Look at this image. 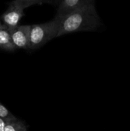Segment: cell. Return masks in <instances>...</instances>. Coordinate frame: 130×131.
<instances>
[{
  "label": "cell",
  "mask_w": 130,
  "mask_h": 131,
  "mask_svg": "<svg viewBox=\"0 0 130 131\" xmlns=\"http://www.w3.org/2000/svg\"><path fill=\"white\" fill-rule=\"evenodd\" d=\"M59 17L61 23L57 37L78 31H93L101 26L95 2L82 5Z\"/></svg>",
  "instance_id": "cell-1"
},
{
  "label": "cell",
  "mask_w": 130,
  "mask_h": 131,
  "mask_svg": "<svg viewBox=\"0 0 130 131\" xmlns=\"http://www.w3.org/2000/svg\"><path fill=\"white\" fill-rule=\"evenodd\" d=\"M61 18L59 16L48 22L31 25L29 37V49H37L51 39L57 37Z\"/></svg>",
  "instance_id": "cell-2"
},
{
  "label": "cell",
  "mask_w": 130,
  "mask_h": 131,
  "mask_svg": "<svg viewBox=\"0 0 130 131\" xmlns=\"http://www.w3.org/2000/svg\"><path fill=\"white\" fill-rule=\"evenodd\" d=\"M24 15V8L15 0H12L8 4V9L2 15L1 20L5 27L11 28L18 25Z\"/></svg>",
  "instance_id": "cell-3"
},
{
  "label": "cell",
  "mask_w": 130,
  "mask_h": 131,
  "mask_svg": "<svg viewBox=\"0 0 130 131\" xmlns=\"http://www.w3.org/2000/svg\"><path fill=\"white\" fill-rule=\"evenodd\" d=\"M31 25H17L8 28L12 42L15 48L29 49V37Z\"/></svg>",
  "instance_id": "cell-4"
},
{
  "label": "cell",
  "mask_w": 130,
  "mask_h": 131,
  "mask_svg": "<svg viewBox=\"0 0 130 131\" xmlns=\"http://www.w3.org/2000/svg\"><path fill=\"white\" fill-rule=\"evenodd\" d=\"M94 2L95 0H61L56 15L61 16L77 8Z\"/></svg>",
  "instance_id": "cell-5"
},
{
  "label": "cell",
  "mask_w": 130,
  "mask_h": 131,
  "mask_svg": "<svg viewBox=\"0 0 130 131\" xmlns=\"http://www.w3.org/2000/svg\"><path fill=\"white\" fill-rule=\"evenodd\" d=\"M0 49L11 52L16 49L12 42L8 28L0 29Z\"/></svg>",
  "instance_id": "cell-6"
},
{
  "label": "cell",
  "mask_w": 130,
  "mask_h": 131,
  "mask_svg": "<svg viewBox=\"0 0 130 131\" xmlns=\"http://www.w3.org/2000/svg\"><path fill=\"white\" fill-rule=\"evenodd\" d=\"M4 131H28V126L23 121L15 117L5 120Z\"/></svg>",
  "instance_id": "cell-7"
},
{
  "label": "cell",
  "mask_w": 130,
  "mask_h": 131,
  "mask_svg": "<svg viewBox=\"0 0 130 131\" xmlns=\"http://www.w3.org/2000/svg\"><path fill=\"white\" fill-rule=\"evenodd\" d=\"M19 5H21L24 9L34 5H42L44 3H52L51 0H15Z\"/></svg>",
  "instance_id": "cell-8"
},
{
  "label": "cell",
  "mask_w": 130,
  "mask_h": 131,
  "mask_svg": "<svg viewBox=\"0 0 130 131\" xmlns=\"http://www.w3.org/2000/svg\"><path fill=\"white\" fill-rule=\"evenodd\" d=\"M15 117L13 114H11L6 107H5L1 102H0V118L8 120V119H12Z\"/></svg>",
  "instance_id": "cell-9"
},
{
  "label": "cell",
  "mask_w": 130,
  "mask_h": 131,
  "mask_svg": "<svg viewBox=\"0 0 130 131\" xmlns=\"http://www.w3.org/2000/svg\"><path fill=\"white\" fill-rule=\"evenodd\" d=\"M7 28V27H5L4 25H3V23L0 21V29H2V28Z\"/></svg>",
  "instance_id": "cell-10"
},
{
  "label": "cell",
  "mask_w": 130,
  "mask_h": 131,
  "mask_svg": "<svg viewBox=\"0 0 130 131\" xmlns=\"http://www.w3.org/2000/svg\"><path fill=\"white\" fill-rule=\"evenodd\" d=\"M52 2H54V3H59L61 0H51Z\"/></svg>",
  "instance_id": "cell-11"
}]
</instances>
